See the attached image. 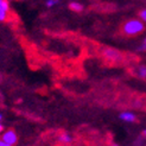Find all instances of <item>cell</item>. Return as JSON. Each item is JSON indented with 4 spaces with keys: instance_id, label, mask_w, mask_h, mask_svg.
I'll use <instances>...</instances> for the list:
<instances>
[{
    "instance_id": "1",
    "label": "cell",
    "mask_w": 146,
    "mask_h": 146,
    "mask_svg": "<svg viewBox=\"0 0 146 146\" xmlns=\"http://www.w3.org/2000/svg\"><path fill=\"white\" fill-rule=\"evenodd\" d=\"M145 25L141 19H129L122 26V31L127 36H137L144 31Z\"/></svg>"
},
{
    "instance_id": "2",
    "label": "cell",
    "mask_w": 146,
    "mask_h": 146,
    "mask_svg": "<svg viewBox=\"0 0 146 146\" xmlns=\"http://www.w3.org/2000/svg\"><path fill=\"white\" fill-rule=\"evenodd\" d=\"M102 56H104L105 60H107L109 62H120L123 58L120 51L115 50L113 48H105L102 50Z\"/></svg>"
},
{
    "instance_id": "3",
    "label": "cell",
    "mask_w": 146,
    "mask_h": 146,
    "mask_svg": "<svg viewBox=\"0 0 146 146\" xmlns=\"http://www.w3.org/2000/svg\"><path fill=\"white\" fill-rule=\"evenodd\" d=\"M1 139L7 144V146H13L18 141V135L13 129H7L1 133Z\"/></svg>"
},
{
    "instance_id": "4",
    "label": "cell",
    "mask_w": 146,
    "mask_h": 146,
    "mask_svg": "<svg viewBox=\"0 0 146 146\" xmlns=\"http://www.w3.org/2000/svg\"><path fill=\"white\" fill-rule=\"evenodd\" d=\"M10 13V4L7 0H0V23L5 21L9 18Z\"/></svg>"
},
{
    "instance_id": "5",
    "label": "cell",
    "mask_w": 146,
    "mask_h": 146,
    "mask_svg": "<svg viewBox=\"0 0 146 146\" xmlns=\"http://www.w3.org/2000/svg\"><path fill=\"white\" fill-rule=\"evenodd\" d=\"M119 118H120V120L125 121V122H134L137 120V116L132 112H122L119 115Z\"/></svg>"
},
{
    "instance_id": "6",
    "label": "cell",
    "mask_w": 146,
    "mask_h": 146,
    "mask_svg": "<svg viewBox=\"0 0 146 146\" xmlns=\"http://www.w3.org/2000/svg\"><path fill=\"white\" fill-rule=\"evenodd\" d=\"M58 141L62 144H70L72 141V137L69 133H62L58 135Z\"/></svg>"
},
{
    "instance_id": "7",
    "label": "cell",
    "mask_w": 146,
    "mask_h": 146,
    "mask_svg": "<svg viewBox=\"0 0 146 146\" xmlns=\"http://www.w3.org/2000/svg\"><path fill=\"white\" fill-rule=\"evenodd\" d=\"M69 9L71 11H74V12H81L83 10V6L80 3H77V1H71L69 4Z\"/></svg>"
},
{
    "instance_id": "8",
    "label": "cell",
    "mask_w": 146,
    "mask_h": 146,
    "mask_svg": "<svg viewBox=\"0 0 146 146\" xmlns=\"http://www.w3.org/2000/svg\"><path fill=\"white\" fill-rule=\"evenodd\" d=\"M137 75L140 78H146V65H140V67H138Z\"/></svg>"
},
{
    "instance_id": "9",
    "label": "cell",
    "mask_w": 146,
    "mask_h": 146,
    "mask_svg": "<svg viewBox=\"0 0 146 146\" xmlns=\"http://www.w3.org/2000/svg\"><path fill=\"white\" fill-rule=\"evenodd\" d=\"M137 50H138V51H140V52H146V38L140 43V45L138 46Z\"/></svg>"
},
{
    "instance_id": "10",
    "label": "cell",
    "mask_w": 146,
    "mask_h": 146,
    "mask_svg": "<svg viewBox=\"0 0 146 146\" xmlns=\"http://www.w3.org/2000/svg\"><path fill=\"white\" fill-rule=\"evenodd\" d=\"M57 4H58V0H46V3H45L46 7H49V9H51V7L56 6Z\"/></svg>"
},
{
    "instance_id": "11",
    "label": "cell",
    "mask_w": 146,
    "mask_h": 146,
    "mask_svg": "<svg viewBox=\"0 0 146 146\" xmlns=\"http://www.w3.org/2000/svg\"><path fill=\"white\" fill-rule=\"evenodd\" d=\"M139 17H140V19L144 21V23H146V9H144V10L140 11Z\"/></svg>"
},
{
    "instance_id": "12",
    "label": "cell",
    "mask_w": 146,
    "mask_h": 146,
    "mask_svg": "<svg viewBox=\"0 0 146 146\" xmlns=\"http://www.w3.org/2000/svg\"><path fill=\"white\" fill-rule=\"evenodd\" d=\"M3 132H4V126L1 125V121H0V135H1Z\"/></svg>"
},
{
    "instance_id": "13",
    "label": "cell",
    "mask_w": 146,
    "mask_h": 146,
    "mask_svg": "<svg viewBox=\"0 0 146 146\" xmlns=\"http://www.w3.org/2000/svg\"><path fill=\"white\" fill-rule=\"evenodd\" d=\"M0 146H7V144H6L3 139H0Z\"/></svg>"
},
{
    "instance_id": "14",
    "label": "cell",
    "mask_w": 146,
    "mask_h": 146,
    "mask_svg": "<svg viewBox=\"0 0 146 146\" xmlns=\"http://www.w3.org/2000/svg\"><path fill=\"white\" fill-rule=\"evenodd\" d=\"M143 135L146 138V129H144V131H143Z\"/></svg>"
},
{
    "instance_id": "15",
    "label": "cell",
    "mask_w": 146,
    "mask_h": 146,
    "mask_svg": "<svg viewBox=\"0 0 146 146\" xmlns=\"http://www.w3.org/2000/svg\"><path fill=\"white\" fill-rule=\"evenodd\" d=\"M3 120V114H1V112H0V121Z\"/></svg>"
}]
</instances>
